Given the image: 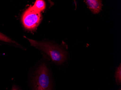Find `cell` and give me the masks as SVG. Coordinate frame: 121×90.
<instances>
[{"label": "cell", "mask_w": 121, "mask_h": 90, "mask_svg": "<svg viewBox=\"0 0 121 90\" xmlns=\"http://www.w3.org/2000/svg\"><path fill=\"white\" fill-rule=\"evenodd\" d=\"M25 37L28 39L31 46L47 54L56 64L60 65L66 61V53L61 48L49 42L37 41Z\"/></svg>", "instance_id": "obj_1"}, {"label": "cell", "mask_w": 121, "mask_h": 90, "mask_svg": "<svg viewBox=\"0 0 121 90\" xmlns=\"http://www.w3.org/2000/svg\"><path fill=\"white\" fill-rule=\"evenodd\" d=\"M32 82L33 90H52L49 70L45 63H42L37 69Z\"/></svg>", "instance_id": "obj_2"}, {"label": "cell", "mask_w": 121, "mask_h": 90, "mask_svg": "<svg viewBox=\"0 0 121 90\" xmlns=\"http://www.w3.org/2000/svg\"><path fill=\"white\" fill-rule=\"evenodd\" d=\"M41 13H38L30 7L24 11L22 16V22L24 27L29 30H34L42 20Z\"/></svg>", "instance_id": "obj_3"}, {"label": "cell", "mask_w": 121, "mask_h": 90, "mask_svg": "<svg viewBox=\"0 0 121 90\" xmlns=\"http://www.w3.org/2000/svg\"><path fill=\"white\" fill-rule=\"evenodd\" d=\"M89 8L94 14L99 13L102 9L101 0H86L85 1Z\"/></svg>", "instance_id": "obj_4"}, {"label": "cell", "mask_w": 121, "mask_h": 90, "mask_svg": "<svg viewBox=\"0 0 121 90\" xmlns=\"http://www.w3.org/2000/svg\"><path fill=\"white\" fill-rule=\"evenodd\" d=\"M31 7L37 12L41 13L46 8V3L43 0H37L34 5L31 6Z\"/></svg>", "instance_id": "obj_5"}, {"label": "cell", "mask_w": 121, "mask_h": 90, "mask_svg": "<svg viewBox=\"0 0 121 90\" xmlns=\"http://www.w3.org/2000/svg\"><path fill=\"white\" fill-rule=\"evenodd\" d=\"M0 41L8 43H13L18 46H21L17 43L15 41L13 40L9 37H8L7 36L5 35L1 32H0Z\"/></svg>", "instance_id": "obj_6"}, {"label": "cell", "mask_w": 121, "mask_h": 90, "mask_svg": "<svg viewBox=\"0 0 121 90\" xmlns=\"http://www.w3.org/2000/svg\"><path fill=\"white\" fill-rule=\"evenodd\" d=\"M115 80L117 84L120 85L121 83V64L117 67L115 72Z\"/></svg>", "instance_id": "obj_7"}, {"label": "cell", "mask_w": 121, "mask_h": 90, "mask_svg": "<svg viewBox=\"0 0 121 90\" xmlns=\"http://www.w3.org/2000/svg\"><path fill=\"white\" fill-rule=\"evenodd\" d=\"M11 90H20V89L19 88L18 86L14 85L12 87Z\"/></svg>", "instance_id": "obj_8"}, {"label": "cell", "mask_w": 121, "mask_h": 90, "mask_svg": "<svg viewBox=\"0 0 121 90\" xmlns=\"http://www.w3.org/2000/svg\"><path fill=\"white\" fill-rule=\"evenodd\" d=\"M120 90H121V89H120Z\"/></svg>", "instance_id": "obj_9"}]
</instances>
